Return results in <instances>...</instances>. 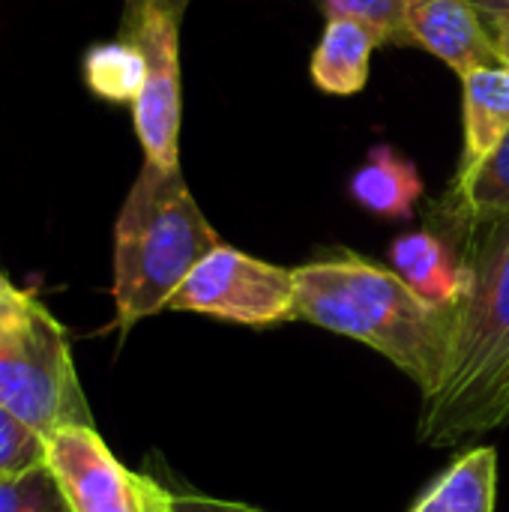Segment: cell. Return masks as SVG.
<instances>
[{
    "label": "cell",
    "mask_w": 509,
    "mask_h": 512,
    "mask_svg": "<svg viewBox=\"0 0 509 512\" xmlns=\"http://www.w3.org/2000/svg\"><path fill=\"white\" fill-rule=\"evenodd\" d=\"M171 512H261L246 504L204 498V495H171Z\"/></svg>",
    "instance_id": "d6986e66"
},
{
    "label": "cell",
    "mask_w": 509,
    "mask_h": 512,
    "mask_svg": "<svg viewBox=\"0 0 509 512\" xmlns=\"http://www.w3.org/2000/svg\"><path fill=\"white\" fill-rule=\"evenodd\" d=\"M12 291H15V285L0 273V297H6V294H12Z\"/></svg>",
    "instance_id": "7402d4cb"
},
{
    "label": "cell",
    "mask_w": 509,
    "mask_h": 512,
    "mask_svg": "<svg viewBox=\"0 0 509 512\" xmlns=\"http://www.w3.org/2000/svg\"><path fill=\"white\" fill-rule=\"evenodd\" d=\"M0 405L45 441L66 426H93L66 330L18 288L0 297Z\"/></svg>",
    "instance_id": "277c9868"
},
{
    "label": "cell",
    "mask_w": 509,
    "mask_h": 512,
    "mask_svg": "<svg viewBox=\"0 0 509 512\" xmlns=\"http://www.w3.org/2000/svg\"><path fill=\"white\" fill-rule=\"evenodd\" d=\"M174 312L213 315L243 327H276L297 318L294 270L219 243L168 300Z\"/></svg>",
    "instance_id": "8992f818"
},
{
    "label": "cell",
    "mask_w": 509,
    "mask_h": 512,
    "mask_svg": "<svg viewBox=\"0 0 509 512\" xmlns=\"http://www.w3.org/2000/svg\"><path fill=\"white\" fill-rule=\"evenodd\" d=\"M189 0H126L120 36L144 57V87L132 102V126L144 162L180 168V21Z\"/></svg>",
    "instance_id": "5b68a950"
},
{
    "label": "cell",
    "mask_w": 509,
    "mask_h": 512,
    "mask_svg": "<svg viewBox=\"0 0 509 512\" xmlns=\"http://www.w3.org/2000/svg\"><path fill=\"white\" fill-rule=\"evenodd\" d=\"M69 512H171V492L129 471L93 426H66L48 438L45 462Z\"/></svg>",
    "instance_id": "52a82bcc"
},
{
    "label": "cell",
    "mask_w": 509,
    "mask_h": 512,
    "mask_svg": "<svg viewBox=\"0 0 509 512\" xmlns=\"http://www.w3.org/2000/svg\"><path fill=\"white\" fill-rule=\"evenodd\" d=\"M48 462V441L0 405V480L18 477Z\"/></svg>",
    "instance_id": "e0dca14e"
},
{
    "label": "cell",
    "mask_w": 509,
    "mask_h": 512,
    "mask_svg": "<svg viewBox=\"0 0 509 512\" xmlns=\"http://www.w3.org/2000/svg\"><path fill=\"white\" fill-rule=\"evenodd\" d=\"M509 213V132L471 171L456 174L453 216L462 228Z\"/></svg>",
    "instance_id": "5bb4252c"
},
{
    "label": "cell",
    "mask_w": 509,
    "mask_h": 512,
    "mask_svg": "<svg viewBox=\"0 0 509 512\" xmlns=\"http://www.w3.org/2000/svg\"><path fill=\"white\" fill-rule=\"evenodd\" d=\"M297 318L357 339L429 396L447 366L456 312L417 297L396 270L351 252L294 267Z\"/></svg>",
    "instance_id": "7a4b0ae2"
},
{
    "label": "cell",
    "mask_w": 509,
    "mask_h": 512,
    "mask_svg": "<svg viewBox=\"0 0 509 512\" xmlns=\"http://www.w3.org/2000/svg\"><path fill=\"white\" fill-rule=\"evenodd\" d=\"M378 45L381 39L366 24L351 18H327L309 63L312 84L330 96L360 93L369 84V63Z\"/></svg>",
    "instance_id": "8fae6325"
},
{
    "label": "cell",
    "mask_w": 509,
    "mask_h": 512,
    "mask_svg": "<svg viewBox=\"0 0 509 512\" xmlns=\"http://www.w3.org/2000/svg\"><path fill=\"white\" fill-rule=\"evenodd\" d=\"M405 33L408 42L444 60L459 78L501 60L483 15L468 0H408Z\"/></svg>",
    "instance_id": "ba28073f"
},
{
    "label": "cell",
    "mask_w": 509,
    "mask_h": 512,
    "mask_svg": "<svg viewBox=\"0 0 509 512\" xmlns=\"http://www.w3.org/2000/svg\"><path fill=\"white\" fill-rule=\"evenodd\" d=\"M423 189L417 165L390 144L372 147L351 177V198L381 219H411Z\"/></svg>",
    "instance_id": "7c38bea8"
},
{
    "label": "cell",
    "mask_w": 509,
    "mask_h": 512,
    "mask_svg": "<svg viewBox=\"0 0 509 512\" xmlns=\"http://www.w3.org/2000/svg\"><path fill=\"white\" fill-rule=\"evenodd\" d=\"M468 3L483 15V21L498 18V15H509V0H468Z\"/></svg>",
    "instance_id": "44dd1931"
},
{
    "label": "cell",
    "mask_w": 509,
    "mask_h": 512,
    "mask_svg": "<svg viewBox=\"0 0 509 512\" xmlns=\"http://www.w3.org/2000/svg\"><path fill=\"white\" fill-rule=\"evenodd\" d=\"M486 27L495 39V48L501 51V57L509 63V15H498V18H486Z\"/></svg>",
    "instance_id": "ffe728a7"
},
{
    "label": "cell",
    "mask_w": 509,
    "mask_h": 512,
    "mask_svg": "<svg viewBox=\"0 0 509 512\" xmlns=\"http://www.w3.org/2000/svg\"><path fill=\"white\" fill-rule=\"evenodd\" d=\"M465 90V153L459 174L480 165L509 132V63L477 66L462 75Z\"/></svg>",
    "instance_id": "30bf717a"
},
{
    "label": "cell",
    "mask_w": 509,
    "mask_h": 512,
    "mask_svg": "<svg viewBox=\"0 0 509 512\" xmlns=\"http://www.w3.org/2000/svg\"><path fill=\"white\" fill-rule=\"evenodd\" d=\"M327 18H351L366 24L381 45L384 42H408L405 12L408 0H321Z\"/></svg>",
    "instance_id": "ac0fdd59"
},
{
    "label": "cell",
    "mask_w": 509,
    "mask_h": 512,
    "mask_svg": "<svg viewBox=\"0 0 509 512\" xmlns=\"http://www.w3.org/2000/svg\"><path fill=\"white\" fill-rule=\"evenodd\" d=\"M498 450L474 447L459 456L411 512H495Z\"/></svg>",
    "instance_id": "4fadbf2b"
},
{
    "label": "cell",
    "mask_w": 509,
    "mask_h": 512,
    "mask_svg": "<svg viewBox=\"0 0 509 512\" xmlns=\"http://www.w3.org/2000/svg\"><path fill=\"white\" fill-rule=\"evenodd\" d=\"M180 168L144 162L114 225V306L126 333L168 309L183 279L219 246Z\"/></svg>",
    "instance_id": "3957f363"
},
{
    "label": "cell",
    "mask_w": 509,
    "mask_h": 512,
    "mask_svg": "<svg viewBox=\"0 0 509 512\" xmlns=\"http://www.w3.org/2000/svg\"><path fill=\"white\" fill-rule=\"evenodd\" d=\"M390 261L399 279L435 309L456 312L471 288V270L438 234L411 231L390 246Z\"/></svg>",
    "instance_id": "9c48e42d"
},
{
    "label": "cell",
    "mask_w": 509,
    "mask_h": 512,
    "mask_svg": "<svg viewBox=\"0 0 509 512\" xmlns=\"http://www.w3.org/2000/svg\"><path fill=\"white\" fill-rule=\"evenodd\" d=\"M84 84L93 96L105 102H135L144 87V57L141 51L117 36L114 42H99L84 54Z\"/></svg>",
    "instance_id": "9a60e30c"
},
{
    "label": "cell",
    "mask_w": 509,
    "mask_h": 512,
    "mask_svg": "<svg viewBox=\"0 0 509 512\" xmlns=\"http://www.w3.org/2000/svg\"><path fill=\"white\" fill-rule=\"evenodd\" d=\"M0 512H69L48 465L0 480Z\"/></svg>",
    "instance_id": "2e32d148"
},
{
    "label": "cell",
    "mask_w": 509,
    "mask_h": 512,
    "mask_svg": "<svg viewBox=\"0 0 509 512\" xmlns=\"http://www.w3.org/2000/svg\"><path fill=\"white\" fill-rule=\"evenodd\" d=\"M465 234L471 288L456 309L444 375L423 396L417 426L429 447H453L509 423V213Z\"/></svg>",
    "instance_id": "6da1fadb"
}]
</instances>
